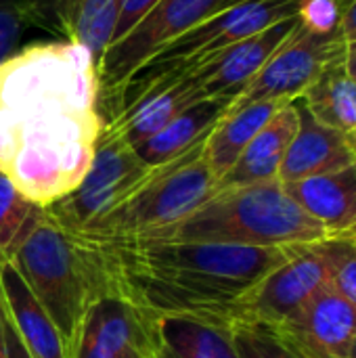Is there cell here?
<instances>
[{"label":"cell","mask_w":356,"mask_h":358,"mask_svg":"<svg viewBox=\"0 0 356 358\" xmlns=\"http://www.w3.org/2000/svg\"><path fill=\"white\" fill-rule=\"evenodd\" d=\"M149 358H241L229 327L189 319H151Z\"/></svg>","instance_id":"obj_19"},{"label":"cell","mask_w":356,"mask_h":358,"mask_svg":"<svg viewBox=\"0 0 356 358\" xmlns=\"http://www.w3.org/2000/svg\"><path fill=\"white\" fill-rule=\"evenodd\" d=\"M0 306L31 358H67V342L10 260H0Z\"/></svg>","instance_id":"obj_16"},{"label":"cell","mask_w":356,"mask_h":358,"mask_svg":"<svg viewBox=\"0 0 356 358\" xmlns=\"http://www.w3.org/2000/svg\"><path fill=\"white\" fill-rule=\"evenodd\" d=\"M325 2H327V4H329V2L334 4V15L338 17V15H340V13H342V10H344V8L348 6V4H350L353 0H325Z\"/></svg>","instance_id":"obj_32"},{"label":"cell","mask_w":356,"mask_h":358,"mask_svg":"<svg viewBox=\"0 0 356 358\" xmlns=\"http://www.w3.org/2000/svg\"><path fill=\"white\" fill-rule=\"evenodd\" d=\"M306 0H239L197 23L155 55L143 71L187 67L216 50L304 13ZM141 71V73H143Z\"/></svg>","instance_id":"obj_10"},{"label":"cell","mask_w":356,"mask_h":358,"mask_svg":"<svg viewBox=\"0 0 356 358\" xmlns=\"http://www.w3.org/2000/svg\"><path fill=\"white\" fill-rule=\"evenodd\" d=\"M353 358H356V340H355V348H353Z\"/></svg>","instance_id":"obj_34"},{"label":"cell","mask_w":356,"mask_h":358,"mask_svg":"<svg viewBox=\"0 0 356 358\" xmlns=\"http://www.w3.org/2000/svg\"><path fill=\"white\" fill-rule=\"evenodd\" d=\"M157 2L159 0H122L120 17H118V25H115V34H113V42L124 38Z\"/></svg>","instance_id":"obj_28"},{"label":"cell","mask_w":356,"mask_h":358,"mask_svg":"<svg viewBox=\"0 0 356 358\" xmlns=\"http://www.w3.org/2000/svg\"><path fill=\"white\" fill-rule=\"evenodd\" d=\"M290 197L329 235L356 233V162L323 176L283 185Z\"/></svg>","instance_id":"obj_18"},{"label":"cell","mask_w":356,"mask_h":358,"mask_svg":"<svg viewBox=\"0 0 356 358\" xmlns=\"http://www.w3.org/2000/svg\"><path fill=\"white\" fill-rule=\"evenodd\" d=\"M103 126L99 67L84 46L38 42L0 65V172L36 206L80 185Z\"/></svg>","instance_id":"obj_1"},{"label":"cell","mask_w":356,"mask_h":358,"mask_svg":"<svg viewBox=\"0 0 356 358\" xmlns=\"http://www.w3.org/2000/svg\"><path fill=\"white\" fill-rule=\"evenodd\" d=\"M346 71L353 80H356V42H350L346 48Z\"/></svg>","instance_id":"obj_31"},{"label":"cell","mask_w":356,"mask_h":358,"mask_svg":"<svg viewBox=\"0 0 356 358\" xmlns=\"http://www.w3.org/2000/svg\"><path fill=\"white\" fill-rule=\"evenodd\" d=\"M346 48L348 42L338 17L321 21L315 15L302 13L292 34L231 105L239 107L258 101H294L304 94L327 65L344 59Z\"/></svg>","instance_id":"obj_7"},{"label":"cell","mask_w":356,"mask_h":358,"mask_svg":"<svg viewBox=\"0 0 356 358\" xmlns=\"http://www.w3.org/2000/svg\"><path fill=\"white\" fill-rule=\"evenodd\" d=\"M157 166H149L122 136L103 126L92 162L80 185L46 206V212L63 229L84 235L101 218L141 189Z\"/></svg>","instance_id":"obj_6"},{"label":"cell","mask_w":356,"mask_h":358,"mask_svg":"<svg viewBox=\"0 0 356 358\" xmlns=\"http://www.w3.org/2000/svg\"><path fill=\"white\" fill-rule=\"evenodd\" d=\"M300 99L321 124L356 134V80L346 71V57L327 65Z\"/></svg>","instance_id":"obj_23"},{"label":"cell","mask_w":356,"mask_h":358,"mask_svg":"<svg viewBox=\"0 0 356 358\" xmlns=\"http://www.w3.org/2000/svg\"><path fill=\"white\" fill-rule=\"evenodd\" d=\"M296 130L298 113L294 103L290 101L281 105L275 115L260 128V132L250 141L235 166L220 178L216 189L279 180V170L296 136Z\"/></svg>","instance_id":"obj_17"},{"label":"cell","mask_w":356,"mask_h":358,"mask_svg":"<svg viewBox=\"0 0 356 358\" xmlns=\"http://www.w3.org/2000/svg\"><path fill=\"white\" fill-rule=\"evenodd\" d=\"M281 105H285V101H258L239 107L231 105L227 109V113L218 120L204 145V157L216 182H220V178L235 166L250 141L260 132V128L275 115Z\"/></svg>","instance_id":"obj_22"},{"label":"cell","mask_w":356,"mask_h":358,"mask_svg":"<svg viewBox=\"0 0 356 358\" xmlns=\"http://www.w3.org/2000/svg\"><path fill=\"white\" fill-rule=\"evenodd\" d=\"M2 338H4V352H6V358H31V355L27 352V348L23 346V342L19 340L17 331L4 319V313H2Z\"/></svg>","instance_id":"obj_29"},{"label":"cell","mask_w":356,"mask_h":358,"mask_svg":"<svg viewBox=\"0 0 356 358\" xmlns=\"http://www.w3.org/2000/svg\"><path fill=\"white\" fill-rule=\"evenodd\" d=\"M239 0H159L99 63L101 94L122 92L168 44Z\"/></svg>","instance_id":"obj_8"},{"label":"cell","mask_w":356,"mask_h":358,"mask_svg":"<svg viewBox=\"0 0 356 358\" xmlns=\"http://www.w3.org/2000/svg\"><path fill=\"white\" fill-rule=\"evenodd\" d=\"M338 23L342 27V34L346 38V42H356V0H353L340 15H338Z\"/></svg>","instance_id":"obj_30"},{"label":"cell","mask_w":356,"mask_h":358,"mask_svg":"<svg viewBox=\"0 0 356 358\" xmlns=\"http://www.w3.org/2000/svg\"><path fill=\"white\" fill-rule=\"evenodd\" d=\"M151 319L115 292L99 296L67 340V358H149Z\"/></svg>","instance_id":"obj_12"},{"label":"cell","mask_w":356,"mask_h":358,"mask_svg":"<svg viewBox=\"0 0 356 358\" xmlns=\"http://www.w3.org/2000/svg\"><path fill=\"white\" fill-rule=\"evenodd\" d=\"M329 273V285L356 306V233L317 241Z\"/></svg>","instance_id":"obj_25"},{"label":"cell","mask_w":356,"mask_h":358,"mask_svg":"<svg viewBox=\"0 0 356 358\" xmlns=\"http://www.w3.org/2000/svg\"><path fill=\"white\" fill-rule=\"evenodd\" d=\"M36 17V0H0V65L17 50L21 36Z\"/></svg>","instance_id":"obj_26"},{"label":"cell","mask_w":356,"mask_h":358,"mask_svg":"<svg viewBox=\"0 0 356 358\" xmlns=\"http://www.w3.org/2000/svg\"><path fill=\"white\" fill-rule=\"evenodd\" d=\"M204 145L206 141L157 166L141 189L80 237L92 243L143 239L187 218L218 187L204 157Z\"/></svg>","instance_id":"obj_5"},{"label":"cell","mask_w":356,"mask_h":358,"mask_svg":"<svg viewBox=\"0 0 356 358\" xmlns=\"http://www.w3.org/2000/svg\"><path fill=\"white\" fill-rule=\"evenodd\" d=\"M138 76H145L138 86L128 84L134 86L130 99L105 120V128L113 130L134 149L155 136L189 105L206 99L185 67L143 71Z\"/></svg>","instance_id":"obj_11"},{"label":"cell","mask_w":356,"mask_h":358,"mask_svg":"<svg viewBox=\"0 0 356 358\" xmlns=\"http://www.w3.org/2000/svg\"><path fill=\"white\" fill-rule=\"evenodd\" d=\"M8 260L46 308L65 342L84 310L99 296L113 292L99 248L63 229L46 208L36 210Z\"/></svg>","instance_id":"obj_4"},{"label":"cell","mask_w":356,"mask_h":358,"mask_svg":"<svg viewBox=\"0 0 356 358\" xmlns=\"http://www.w3.org/2000/svg\"><path fill=\"white\" fill-rule=\"evenodd\" d=\"M292 103L298 113V130L279 170L281 185L332 174L355 164L356 134L321 124L300 96Z\"/></svg>","instance_id":"obj_15"},{"label":"cell","mask_w":356,"mask_h":358,"mask_svg":"<svg viewBox=\"0 0 356 358\" xmlns=\"http://www.w3.org/2000/svg\"><path fill=\"white\" fill-rule=\"evenodd\" d=\"M38 208L0 172V260L13 256Z\"/></svg>","instance_id":"obj_24"},{"label":"cell","mask_w":356,"mask_h":358,"mask_svg":"<svg viewBox=\"0 0 356 358\" xmlns=\"http://www.w3.org/2000/svg\"><path fill=\"white\" fill-rule=\"evenodd\" d=\"M120 6L122 0H48L38 15L50 10L65 40L84 46L99 67L113 42Z\"/></svg>","instance_id":"obj_20"},{"label":"cell","mask_w":356,"mask_h":358,"mask_svg":"<svg viewBox=\"0 0 356 358\" xmlns=\"http://www.w3.org/2000/svg\"><path fill=\"white\" fill-rule=\"evenodd\" d=\"M271 331L298 358H353L356 306L327 285L292 321Z\"/></svg>","instance_id":"obj_14"},{"label":"cell","mask_w":356,"mask_h":358,"mask_svg":"<svg viewBox=\"0 0 356 358\" xmlns=\"http://www.w3.org/2000/svg\"><path fill=\"white\" fill-rule=\"evenodd\" d=\"M229 107L231 101L225 99H201L189 105L155 136L143 143L136 153L149 166H164L204 143Z\"/></svg>","instance_id":"obj_21"},{"label":"cell","mask_w":356,"mask_h":358,"mask_svg":"<svg viewBox=\"0 0 356 358\" xmlns=\"http://www.w3.org/2000/svg\"><path fill=\"white\" fill-rule=\"evenodd\" d=\"M300 17L302 15L279 21L260 34L187 65L185 69L206 99H225L233 103L258 76L281 42L292 34Z\"/></svg>","instance_id":"obj_13"},{"label":"cell","mask_w":356,"mask_h":358,"mask_svg":"<svg viewBox=\"0 0 356 358\" xmlns=\"http://www.w3.org/2000/svg\"><path fill=\"white\" fill-rule=\"evenodd\" d=\"M231 331L241 358H298L269 327L239 323Z\"/></svg>","instance_id":"obj_27"},{"label":"cell","mask_w":356,"mask_h":358,"mask_svg":"<svg viewBox=\"0 0 356 358\" xmlns=\"http://www.w3.org/2000/svg\"><path fill=\"white\" fill-rule=\"evenodd\" d=\"M0 358H6V352H4V338H2V306H0Z\"/></svg>","instance_id":"obj_33"},{"label":"cell","mask_w":356,"mask_h":358,"mask_svg":"<svg viewBox=\"0 0 356 358\" xmlns=\"http://www.w3.org/2000/svg\"><path fill=\"white\" fill-rule=\"evenodd\" d=\"M94 245L103 256L111 289L145 317H189L222 327H229L235 304L285 262L294 248H245L170 239H130Z\"/></svg>","instance_id":"obj_2"},{"label":"cell","mask_w":356,"mask_h":358,"mask_svg":"<svg viewBox=\"0 0 356 358\" xmlns=\"http://www.w3.org/2000/svg\"><path fill=\"white\" fill-rule=\"evenodd\" d=\"M327 285L329 273L319 245H294L287 260L273 268L235 304L229 327L245 323L277 329L292 321Z\"/></svg>","instance_id":"obj_9"},{"label":"cell","mask_w":356,"mask_h":358,"mask_svg":"<svg viewBox=\"0 0 356 358\" xmlns=\"http://www.w3.org/2000/svg\"><path fill=\"white\" fill-rule=\"evenodd\" d=\"M327 237L329 231L308 216L279 180H271L220 187L187 218L143 239L287 248Z\"/></svg>","instance_id":"obj_3"}]
</instances>
